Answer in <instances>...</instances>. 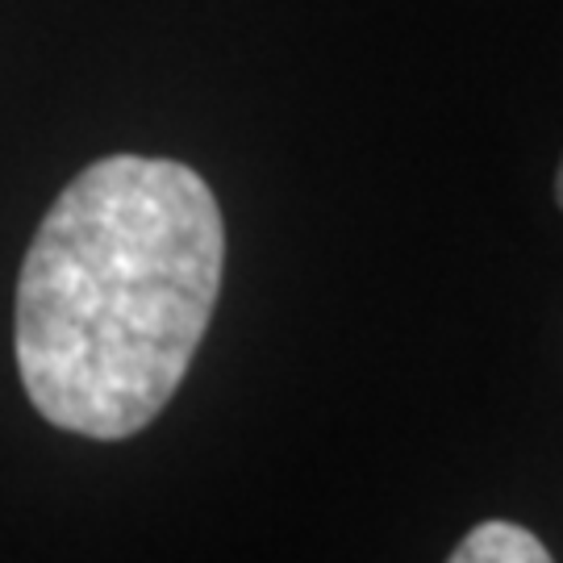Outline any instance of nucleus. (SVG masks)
<instances>
[{
    "label": "nucleus",
    "instance_id": "nucleus-3",
    "mask_svg": "<svg viewBox=\"0 0 563 563\" xmlns=\"http://www.w3.org/2000/svg\"><path fill=\"white\" fill-rule=\"evenodd\" d=\"M555 201H560V209H563V163H560V176H555Z\"/></svg>",
    "mask_w": 563,
    "mask_h": 563
},
{
    "label": "nucleus",
    "instance_id": "nucleus-2",
    "mask_svg": "<svg viewBox=\"0 0 563 563\" xmlns=\"http://www.w3.org/2000/svg\"><path fill=\"white\" fill-rule=\"evenodd\" d=\"M446 563H555L551 551H547L526 526L518 522H481Z\"/></svg>",
    "mask_w": 563,
    "mask_h": 563
},
{
    "label": "nucleus",
    "instance_id": "nucleus-1",
    "mask_svg": "<svg viewBox=\"0 0 563 563\" xmlns=\"http://www.w3.org/2000/svg\"><path fill=\"white\" fill-rule=\"evenodd\" d=\"M213 188L176 159L109 155L46 209L18 280V372L67 434L118 443L159 418L222 292Z\"/></svg>",
    "mask_w": 563,
    "mask_h": 563
}]
</instances>
